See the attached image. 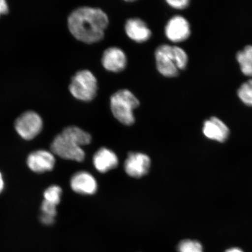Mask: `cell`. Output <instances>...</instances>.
<instances>
[{"mask_svg":"<svg viewBox=\"0 0 252 252\" xmlns=\"http://www.w3.org/2000/svg\"><path fill=\"white\" fill-rule=\"evenodd\" d=\"M67 24L69 31L75 39L93 44L103 39L109 18L101 9L82 7L75 9L69 15Z\"/></svg>","mask_w":252,"mask_h":252,"instance_id":"6da1fadb","label":"cell"},{"mask_svg":"<svg viewBox=\"0 0 252 252\" xmlns=\"http://www.w3.org/2000/svg\"><path fill=\"white\" fill-rule=\"evenodd\" d=\"M155 58L158 71L166 77L178 76L179 71L187 67L188 56L178 46L162 45L158 47Z\"/></svg>","mask_w":252,"mask_h":252,"instance_id":"7a4b0ae2","label":"cell"},{"mask_svg":"<svg viewBox=\"0 0 252 252\" xmlns=\"http://www.w3.org/2000/svg\"><path fill=\"white\" fill-rule=\"evenodd\" d=\"M110 105L113 116L119 122L126 126L134 124V110L139 106L140 102L130 91L121 90L113 94Z\"/></svg>","mask_w":252,"mask_h":252,"instance_id":"3957f363","label":"cell"},{"mask_svg":"<svg viewBox=\"0 0 252 252\" xmlns=\"http://www.w3.org/2000/svg\"><path fill=\"white\" fill-rule=\"evenodd\" d=\"M97 81L89 70L79 71L72 77L69 91L75 99L84 102H90L97 94Z\"/></svg>","mask_w":252,"mask_h":252,"instance_id":"277c9868","label":"cell"},{"mask_svg":"<svg viewBox=\"0 0 252 252\" xmlns=\"http://www.w3.org/2000/svg\"><path fill=\"white\" fill-rule=\"evenodd\" d=\"M52 153L63 159L82 162L85 158V153L76 141L64 132L57 135L51 144Z\"/></svg>","mask_w":252,"mask_h":252,"instance_id":"5b68a950","label":"cell"},{"mask_svg":"<svg viewBox=\"0 0 252 252\" xmlns=\"http://www.w3.org/2000/svg\"><path fill=\"white\" fill-rule=\"evenodd\" d=\"M14 126L16 131L23 139L31 140L42 131L43 121L38 113L27 111L19 116Z\"/></svg>","mask_w":252,"mask_h":252,"instance_id":"8992f818","label":"cell"},{"mask_svg":"<svg viewBox=\"0 0 252 252\" xmlns=\"http://www.w3.org/2000/svg\"><path fill=\"white\" fill-rule=\"evenodd\" d=\"M151 160L149 156L140 153H131L125 162V170L132 178H140L149 172Z\"/></svg>","mask_w":252,"mask_h":252,"instance_id":"52a82bcc","label":"cell"},{"mask_svg":"<svg viewBox=\"0 0 252 252\" xmlns=\"http://www.w3.org/2000/svg\"><path fill=\"white\" fill-rule=\"evenodd\" d=\"M165 32L167 38L173 42H181L190 35V25L187 19L180 15L172 17L167 23Z\"/></svg>","mask_w":252,"mask_h":252,"instance_id":"ba28073f","label":"cell"},{"mask_svg":"<svg viewBox=\"0 0 252 252\" xmlns=\"http://www.w3.org/2000/svg\"><path fill=\"white\" fill-rule=\"evenodd\" d=\"M56 159L52 153L46 150H37L28 157L27 165L32 171L42 173L54 168Z\"/></svg>","mask_w":252,"mask_h":252,"instance_id":"9c48e42d","label":"cell"},{"mask_svg":"<svg viewBox=\"0 0 252 252\" xmlns=\"http://www.w3.org/2000/svg\"><path fill=\"white\" fill-rule=\"evenodd\" d=\"M102 63L106 70L113 72H121L127 65V57L119 47H111L103 52Z\"/></svg>","mask_w":252,"mask_h":252,"instance_id":"30bf717a","label":"cell"},{"mask_svg":"<svg viewBox=\"0 0 252 252\" xmlns=\"http://www.w3.org/2000/svg\"><path fill=\"white\" fill-rule=\"evenodd\" d=\"M72 190L84 195L93 194L97 190V185L94 176L87 172H79L72 176L70 181Z\"/></svg>","mask_w":252,"mask_h":252,"instance_id":"8fae6325","label":"cell"},{"mask_svg":"<svg viewBox=\"0 0 252 252\" xmlns=\"http://www.w3.org/2000/svg\"><path fill=\"white\" fill-rule=\"evenodd\" d=\"M126 33L135 42H146L151 37V31L144 21L140 18L129 19L125 24Z\"/></svg>","mask_w":252,"mask_h":252,"instance_id":"7c38bea8","label":"cell"},{"mask_svg":"<svg viewBox=\"0 0 252 252\" xmlns=\"http://www.w3.org/2000/svg\"><path fill=\"white\" fill-rule=\"evenodd\" d=\"M203 133L209 139L224 142L228 137L229 130L227 126L220 120L212 117L205 121Z\"/></svg>","mask_w":252,"mask_h":252,"instance_id":"4fadbf2b","label":"cell"},{"mask_svg":"<svg viewBox=\"0 0 252 252\" xmlns=\"http://www.w3.org/2000/svg\"><path fill=\"white\" fill-rule=\"evenodd\" d=\"M94 168L100 173H106L118 165L117 156L112 151L102 148L94 154L93 158Z\"/></svg>","mask_w":252,"mask_h":252,"instance_id":"5bb4252c","label":"cell"},{"mask_svg":"<svg viewBox=\"0 0 252 252\" xmlns=\"http://www.w3.org/2000/svg\"><path fill=\"white\" fill-rule=\"evenodd\" d=\"M236 59L242 72L247 76L252 77V45L245 46L243 50L239 51Z\"/></svg>","mask_w":252,"mask_h":252,"instance_id":"9a60e30c","label":"cell"},{"mask_svg":"<svg viewBox=\"0 0 252 252\" xmlns=\"http://www.w3.org/2000/svg\"><path fill=\"white\" fill-rule=\"evenodd\" d=\"M238 95L246 105L252 106V79L242 84L238 91Z\"/></svg>","mask_w":252,"mask_h":252,"instance_id":"2e32d148","label":"cell"},{"mask_svg":"<svg viewBox=\"0 0 252 252\" xmlns=\"http://www.w3.org/2000/svg\"><path fill=\"white\" fill-rule=\"evenodd\" d=\"M62 194V188L59 186L53 185L47 188L44 192V200L58 206L61 202Z\"/></svg>","mask_w":252,"mask_h":252,"instance_id":"e0dca14e","label":"cell"},{"mask_svg":"<svg viewBox=\"0 0 252 252\" xmlns=\"http://www.w3.org/2000/svg\"><path fill=\"white\" fill-rule=\"evenodd\" d=\"M178 252H203L202 246L196 241L185 239L179 244Z\"/></svg>","mask_w":252,"mask_h":252,"instance_id":"ac0fdd59","label":"cell"},{"mask_svg":"<svg viewBox=\"0 0 252 252\" xmlns=\"http://www.w3.org/2000/svg\"><path fill=\"white\" fill-rule=\"evenodd\" d=\"M56 207V205L50 203L46 200H43L41 210H42L43 214L55 218L57 215Z\"/></svg>","mask_w":252,"mask_h":252,"instance_id":"d6986e66","label":"cell"},{"mask_svg":"<svg viewBox=\"0 0 252 252\" xmlns=\"http://www.w3.org/2000/svg\"><path fill=\"white\" fill-rule=\"evenodd\" d=\"M166 2L172 8L176 9H184L189 5L188 0H167Z\"/></svg>","mask_w":252,"mask_h":252,"instance_id":"ffe728a7","label":"cell"},{"mask_svg":"<svg viewBox=\"0 0 252 252\" xmlns=\"http://www.w3.org/2000/svg\"><path fill=\"white\" fill-rule=\"evenodd\" d=\"M40 220L43 224L46 225H52L55 222L54 217L46 216L43 214L41 215Z\"/></svg>","mask_w":252,"mask_h":252,"instance_id":"44dd1931","label":"cell"},{"mask_svg":"<svg viewBox=\"0 0 252 252\" xmlns=\"http://www.w3.org/2000/svg\"><path fill=\"white\" fill-rule=\"evenodd\" d=\"M9 11L7 2L4 0H0V16L7 14Z\"/></svg>","mask_w":252,"mask_h":252,"instance_id":"7402d4cb","label":"cell"},{"mask_svg":"<svg viewBox=\"0 0 252 252\" xmlns=\"http://www.w3.org/2000/svg\"><path fill=\"white\" fill-rule=\"evenodd\" d=\"M4 181L3 179L1 173L0 172V193L4 190Z\"/></svg>","mask_w":252,"mask_h":252,"instance_id":"603a6c76","label":"cell"},{"mask_svg":"<svg viewBox=\"0 0 252 252\" xmlns=\"http://www.w3.org/2000/svg\"><path fill=\"white\" fill-rule=\"evenodd\" d=\"M225 252H243L241 250H239L238 248H232L230 249L228 251H226Z\"/></svg>","mask_w":252,"mask_h":252,"instance_id":"cb8c5ba5","label":"cell"}]
</instances>
